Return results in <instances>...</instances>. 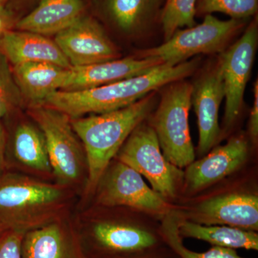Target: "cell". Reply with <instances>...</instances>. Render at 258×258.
I'll return each mask as SVG.
<instances>
[{"instance_id":"11","label":"cell","mask_w":258,"mask_h":258,"mask_svg":"<svg viewBox=\"0 0 258 258\" xmlns=\"http://www.w3.org/2000/svg\"><path fill=\"white\" fill-rule=\"evenodd\" d=\"M55 186L22 177L0 181V219L11 225L13 219L25 212H36L52 206L61 198Z\"/></svg>"},{"instance_id":"16","label":"cell","mask_w":258,"mask_h":258,"mask_svg":"<svg viewBox=\"0 0 258 258\" xmlns=\"http://www.w3.org/2000/svg\"><path fill=\"white\" fill-rule=\"evenodd\" d=\"M82 0H40L31 13L17 22L18 30L57 35L84 15Z\"/></svg>"},{"instance_id":"15","label":"cell","mask_w":258,"mask_h":258,"mask_svg":"<svg viewBox=\"0 0 258 258\" xmlns=\"http://www.w3.org/2000/svg\"><path fill=\"white\" fill-rule=\"evenodd\" d=\"M0 52L13 66L46 62L64 69L71 67L55 40L35 32L10 30L0 41Z\"/></svg>"},{"instance_id":"5","label":"cell","mask_w":258,"mask_h":258,"mask_svg":"<svg viewBox=\"0 0 258 258\" xmlns=\"http://www.w3.org/2000/svg\"><path fill=\"white\" fill-rule=\"evenodd\" d=\"M118 155L120 162L145 176L152 189L163 198L175 195L178 183L184 174L164 157L151 125L141 123L134 129Z\"/></svg>"},{"instance_id":"18","label":"cell","mask_w":258,"mask_h":258,"mask_svg":"<svg viewBox=\"0 0 258 258\" xmlns=\"http://www.w3.org/2000/svg\"><path fill=\"white\" fill-rule=\"evenodd\" d=\"M161 3L162 0H103V9L118 30L135 34L154 23L160 14Z\"/></svg>"},{"instance_id":"26","label":"cell","mask_w":258,"mask_h":258,"mask_svg":"<svg viewBox=\"0 0 258 258\" xmlns=\"http://www.w3.org/2000/svg\"><path fill=\"white\" fill-rule=\"evenodd\" d=\"M23 99L9 61L0 52V120Z\"/></svg>"},{"instance_id":"13","label":"cell","mask_w":258,"mask_h":258,"mask_svg":"<svg viewBox=\"0 0 258 258\" xmlns=\"http://www.w3.org/2000/svg\"><path fill=\"white\" fill-rule=\"evenodd\" d=\"M195 220L206 225H221L242 230H258L257 196L232 194L200 204Z\"/></svg>"},{"instance_id":"12","label":"cell","mask_w":258,"mask_h":258,"mask_svg":"<svg viewBox=\"0 0 258 258\" xmlns=\"http://www.w3.org/2000/svg\"><path fill=\"white\" fill-rule=\"evenodd\" d=\"M157 59L128 57L107 62L71 67L60 91H76L99 87L146 74L159 64Z\"/></svg>"},{"instance_id":"8","label":"cell","mask_w":258,"mask_h":258,"mask_svg":"<svg viewBox=\"0 0 258 258\" xmlns=\"http://www.w3.org/2000/svg\"><path fill=\"white\" fill-rule=\"evenodd\" d=\"M55 42L71 67H81L119 58V52L103 26L93 17L83 15L55 35Z\"/></svg>"},{"instance_id":"30","label":"cell","mask_w":258,"mask_h":258,"mask_svg":"<svg viewBox=\"0 0 258 258\" xmlns=\"http://www.w3.org/2000/svg\"><path fill=\"white\" fill-rule=\"evenodd\" d=\"M5 137L4 129L0 121V170L3 168L5 161Z\"/></svg>"},{"instance_id":"25","label":"cell","mask_w":258,"mask_h":258,"mask_svg":"<svg viewBox=\"0 0 258 258\" xmlns=\"http://www.w3.org/2000/svg\"><path fill=\"white\" fill-rule=\"evenodd\" d=\"M163 234L168 243L181 258H242L234 249L214 246L205 252H195L184 247L178 232L177 223L174 220H166L164 222Z\"/></svg>"},{"instance_id":"10","label":"cell","mask_w":258,"mask_h":258,"mask_svg":"<svg viewBox=\"0 0 258 258\" xmlns=\"http://www.w3.org/2000/svg\"><path fill=\"white\" fill-rule=\"evenodd\" d=\"M99 201L107 206L123 205L152 212L168 208L163 197L149 188L139 172L120 161L103 181Z\"/></svg>"},{"instance_id":"14","label":"cell","mask_w":258,"mask_h":258,"mask_svg":"<svg viewBox=\"0 0 258 258\" xmlns=\"http://www.w3.org/2000/svg\"><path fill=\"white\" fill-rule=\"evenodd\" d=\"M248 144L244 137H234L224 146L215 148L208 155L188 166L186 179L191 190L218 181L236 169L246 160Z\"/></svg>"},{"instance_id":"17","label":"cell","mask_w":258,"mask_h":258,"mask_svg":"<svg viewBox=\"0 0 258 258\" xmlns=\"http://www.w3.org/2000/svg\"><path fill=\"white\" fill-rule=\"evenodd\" d=\"M12 70L22 96L37 106L62 89L69 69L46 62H27L13 66Z\"/></svg>"},{"instance_id":"21","label":"cell","mask_w":258,"mask_h":258,"mask_svg":"<svg viewBox=\"0 0 258 258\" xmlns=\"http://www.w3.org/2000/svg\"><path fill=\"white\" fill-rule=\"evenodd\" d=\"M93 232L101 245L112 250L140 251L157 243V239L150 232L132 226L98 223Z\"/></svg>"},{"instance_id":"7","label":"cell","mask_w":258,"mask_h":258,"mask_svg":"<svg viewBox=\"0 0 258 258\" xmlns=\"http://www.w3.org/2000/svg\"><path fill=\"white\" fill-rule=\"evenodd\" d=\"M257 41V21L254 20L239 40L220 53L217 61L225 88L226 128L233 124L240 115L244 91L255 58Z\"/></svg>"},{"instance_id":"28","label":"cell","mask_w":258,"mask_h":258,"mask_svg":"<svg viewBox=\"0 0 258 258\" xmlns=\"http://www.w3.org/2000/svg\"><path fill=\"white\" fill-rule=\"evenodd\" d=\"M253 106L249 117V131L251 139L254 143L257 142L258 137V81L254 83Z\"/></svg>"},{"instance_id":"3","label":"cell","mask_w":258,"mask_h":258,"mask_svg":"<svg viewBox=\"0 0 258 258\" xmlns=\"http://www.w3.org/2000/svg\"><path fill=\"white\" fill-rule=\"evenodd\" d=\"M191 90V83L185 79L167 85L151 125L163 155L179 169L195 161L189 127Z\"/></svg>"},{"instance_id":"2","label":"cell","mask_w":258,"mask_h":258,"mask_svg":"<svg viewBox=\"0 0 258 258\" xmlns=\"http://www.w3.org/2000/svg\"><path fill=\"white\" fill-rule=\"evenodd\" d=\"M155 92L120 109L74 118L71 121L75 133L84 146L88 189L96 187L110 161L134 129L150 113L155 104Z\"/></svg>"},{"instance_id":"22","label":"cell","mask_w":258,"mask_h":258,"mask_svg":"<svg viewBox=\"0 0 258 258\" xmlns=\"http://www.w3.org/2000/svg\"><path fill=\"white\" fill-rule=\"evenodd\" d=\"M15 157L24 165L41 171H50L45 138L41 131L29 123L19 125L15 134Z\"/></svg>"},{"instance_id":"27","label":"cell","mask_w":258,"mask_h":258,"mask_svg":"<svg viewBox=\"0 0 258 258\" xmlns=\"http://www.w3.org/2000/svg\"><path fill=\"white\" fill-rule=\"evenodd\" d=\"M24 235L21 230H13L0 236V258L22 257V242Z\"/></svg>"},{"instance_id":"6","label":"cell","mask_w":258,"mask_h":258,"mask_svg":"<svg viewBox=\"0 0 258 258\" xmlns=\"http://www.w3.org/2000/svg\"><path fill=\"white\" fill-rule=\"evenodd\" d=\"M45 138L51 169L62 184L79 179L83 156L71 118L55 108L37 105L31 111Z\"/></svg>"},{"instance_id":"23","label":"cell","mask_w":258,"mask_h":258,"mask_svg":"<svg viewBox=\"0 0 258 258\" xmlns=\"http://www.w3.org/2000/svg\"><path fill=\"white\" fill-rule=\"evenodd\" d=\"M197 1L198 0H166L160 15L165 41L180 28H191L196 25Z\"/></svg>"},{"instance_id":"20","label":"cell","mask_w":258,"mask_h":258,"mask_svg":"<svg viewBox=\"0 0 258 258\" xmlns=\"http://www.w3.org/2000/svg\"><path fill=\"white\" fill-rule=\"evenodd\" d=\"M23 258H74L63 231L50 224L30 231L22 242Z\"/></svg>"},{"instance_id":"1","label":"cell","mask_w":258,"mask_h":258,"mask_svg":"<svg viewBox=\"0 0 258 258\" xmlns=\"http://www.w3.org/2000/svg\"><path fill=\"white\" fill-rule=\"evenodd\" d=\"M198 57L181 63L159 64L146 74L83 91H57L47 97L42 105L55 108L77 118L88 113L99 114L130 106L181 80L189 77L197 71Z\"/></svg>"},{"instance_id":"31","label":"cell","mask_w":258,"mask_h":258,"mask_svg":"<svg viewBox=\"0 0 258 258\" xmlns=\"http://www.w3.org/2000/svg\"><path fill=\"white\" fill-rule=\"evenodd\" d=\"M8 1V0H0V7H5V4Z\"/></svg>"},{"instance_id":"29","label":"cell","mask_w":258,"mask_h":258,"mask_svg":"<svg viewBox=\"0 0 258 258\" xmlns=\"http://www.w3.org/2000/svg\"><path fill=\"white\" fill-rule=\"evenodd\" d=\"M16 23L13 13L5 7H0V41L7 32L13 30Z\"/></svg>"},{"instance_id":"32","label":"cell","mask_w":258,"mask_h":258,"mask_svg":"<svg viewBox=\"0 0 258 258\" xmlns=\"http://www.w3.org/2000/svg\"><path fill=\"white\" fill-rule=\"evenodd\" d=\"M2 231H3V226H2V224H0V234H1Z\"/></svg>"},{"instance_id":"4","label":"cell","mask_w":258,"mask_h":258,"mask_svg":"<svg viewBox=\"0 0 258 258\" xmlns=\"http://www.w3.org/2000/svg\"><path fill=\"white\" fill-rule=\"evenodd\" d=\"M248 20H221L212 15H205L200 25L176 30L169 40L159 46L142 51L138 57L176 64L200 54L221 53Z\"/></svg>"},{"instance_id":"24","label":"cell","mask_w":258,"mask_h":258,"mask_svg":"<svg viewBox=\"0 0 258 258\" xmlns=\"http://www.w3.org/2000/svg\"><path fill=\"white\" fill-rule=\"evenodd\" d=\"M258 0H198L197 15L222 13L231 18L249 20L257 13Z\"/></svg>"},{"instance_id":"19","label":"cell","mask_w":258,"mask_h":258,"mask_svg":"<svg viewBox=\"0 0 258 258\" xmlns=\"http://www.w3.org/2000/svg\"><path fill=\"white\" fill-rule=\"evenodd\" d=\"M177 229L180 237L206 241L214 246L232 249H258V235L254 231L225 225H202L189 221L177 223Z\"/></svg>"},{"instance_id":"9","label":"cell","mask_w":258,"mask_h":258,"mask_svg":"<svg viewBox=\"0 0 258 258\" xmlns=\"http://www.w3.org/2000/svg\"><path fill=\"white\" fill-rule=\"evenodd\" d=\"M191 102L198 117V151L205 155L220 138L219 109L225 98V88L218 62L204 71L193 83Z\"/></svg>"}]
</instances>
